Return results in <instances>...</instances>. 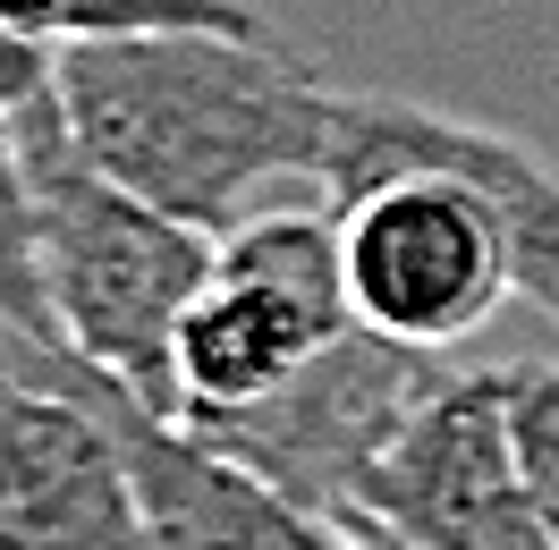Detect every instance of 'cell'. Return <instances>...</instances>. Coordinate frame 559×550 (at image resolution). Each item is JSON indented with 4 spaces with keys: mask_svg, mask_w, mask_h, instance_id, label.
Returning a JSON list of instances; mask_svg holds the SVG:
<instances>
[{
    "mask_svg": "<svg viewBox=\"0 0 559 550\" xmlns=\"http://www.w3.org/2000/svg\"><path fill=\"white\" fill-rule=\"evenodd\" d=\"M331 76L272 35H144L60 51L51 103L76 153L187 229H238L280 178H314Z\"/></svg>",
    "mask_w": 559,
    "mask_h": 550,
    "instance_id": "obj_1",
    "label": "cell"
},
{
    "mask_svg": "<svg viewBox=\"0 0 559 550\" xmlns=\"http://www.w3.org/2000/svg\"><path fill=\"white\" fill-rule=\"evenodd\" d=\"M17 162L35 195V263L60 347L170 415V331L212 272V238L94 170L51 94L17 110Z\"/></svg>",
    "mask_w": 559,
    "mask_h": 550,
    "instance_id": "obj_2",
    "label": "cell"
},
{
    "mask_svg": "<svg viewBox=\"0 0 559 550\" xmlns=\"http://www.w3.org/2000/svg\"><path fill=\"white\" fill-rule=\"evenodd\" d=\"M348 322L331 212H246L212 238V272L170 331V415L212 423L254 407Z\"/></svg>",
    "mask_w": 559,
    "mask_h": 550,
    "instance_id": "obj_3",
    "label": "cell"
},
{
    "mask_svg": "<svg viewBox=\"0 0 559 550\" xmlns=\"http://www.w3.org/2000/svg\"><path fill=\"white\" fill-rule=\"evenodd\" d=\"M340 229V288L365 331H382L399 347H441L475 339L491 313L518 297L509 272V229L491 220V204L466 178L432 170H390L373 187H356L331 204Z\"/></svg>",
    "mask_w": 559,
    "mask_h": 550,
    "instance_id": "obj_4",
    "label": "cell"
},
{
    "mask_svg": "<svg viewBox=\"0 0 559 550\" xmlns=\"http://www.w3.org/2000/svg\"><path fill=\"white\" fill-rule=\"evenodd\" d=\"M0 550H153L103 373L0 331Z\"/></svg>",
    "mask_w": 559,
    "mask_h": 550,
    "instance_id": "obj_5",
    "label": "cell"
},
{
    "mask_svg": "<svg viewBox=\"0 0 559 550\" xmlns=\"http://www.w3.org/2000/svg\"><path fill=\"white\" fill-rule=\"evenodd\" d=\"M340 534L382 550H551L509 449L500 373L432 381V398L356 475Z\"/></svg>",
    "mask_w": 559,
    "mask_h": 550,
    "instance_id": "obj_6",
    "label": "cell"
},
{
    "mask_svg": "<svg viewBox=\"0 0 559 550\" xmlns=\"http://www.w3.org/2000/svg\"><path fill=\"white\" fill-rule=\"evenodd\" d=\"M441 373H450L441 356L399 347V339H382V331L348 322L340 339H322L280 390H263V398L238 407V415H212L195 432H204L212 449H229L238 466H254L272 491H288L297 509H314V516L340 525L356 475H365L390 449V432L432 398Z\"/></svg>",
    "mask_w": 559,
    "mask_h": 550,
    "instance_id": "obj_7",
    "label": "cell"
},
{
    "mask_svg": "<svg viewBox=\"0 0 559 550\" xmlns=\"http://www.w3.org/2000/svg\"><path fill=\"white\" fill-rule=\"evenodd\" d=\"M416 162L466 178L484 195L491 220L509 229L518 297L559 313V170L534 144L500 136L484 119H457V110L399 103V94H331V144H322V170H314V187L331 204L390 170H416Z\"/></svg>",
    "mask_w": 559,
    "mask_h": 550,
    "instance_id": "obj_8",
    "label": "cell"
},
{
    "mask_svg": "<svg viewBox=\"0 0 559 550\" xmlns=\"http://www.w3.org/2000/svg\"><path fill=\"white\" fill-rule=\"evenodd\" d=\"M110 398V432H119V457H128V482H136V516L153 550H373L340 534L331 516L297 509L288 491L238 466L229 449H212L195 423L144 407L136 390H119L103 373Z\"/></svg>",
    "mask_w": 559,
    "mask_h": 550,
    "instance_id": "obj_9",
    "label": "cell"
},
{
    "mask_svg": "<svg viewBox=\"0 0 559 550\" xmlns=\"http://www.w3.org/2000/svg\"><path fill=\"white\" fill-rule=\"evenodd\" d=\"M0 26L43 43V51L144 43V35H272L254 0H0Z\"/></svg>",
    "mask_w": 559,
    "mask_h": 550,
    "instance_id": "obj_10",
    "label": "cell"
},
{
    "mask_svg": "<svg viewBox=\"0 0 559 550\" xmlns=\"http://www.w3.org/2000/svg\"><path fill=\"white\" fill-rule=\"evenodd\" d=\"M0 331L60 347L43 263H35V195H26V162H17V119H0Z\"/></svg>",
    "mask_w": 559,
    "mask_h": 550,
    "instance_id": "obj_11",
    "label": "cell"
},
{
    "mask_svg": "<svg viewBox=\"0 0 559 550\" xmlns=\"http://www.w3.org/2000/svg\"><path fill=\"white\" fill-rule=\"evenodd\" d=\"M500 415H509L525 500L559 550V364H500Z\"/></svg>",
    "mask_w": 559,
    "mask_h": 550,
    "instance_id": "obj_12",
    "label": "cell"
},
{
    "mask_svg": "<svg viewBox=\"0 0 559 550\" xmlns=\"http://www.w3.org/2000/svg\"><path fill=\"white\" fill-rule=\"evenodd\" d=\"M51 69H60V51H43V43H26V35L0 26V119L35 110L43 94H51Z\"/></svg>",
    "mask_w": 559,
    "mask_h": 550,
    "instance_id": "obj_13",
    "label": "cell"
},
{
    "mask_svg": "<svg viewBox=\"0 0 559 550\" xmlns=\"http://www.w3.org/2000/svg\"><path fill=\"white\" fill-rule=\"evenodd\" d=\"M373 550H382V542H373Z\"/></svg>",
    "mask_w": 559,
    "mask_h": 550,
    "instance_id": "obj_14",
    "label": "cell"
}]
</instances>
